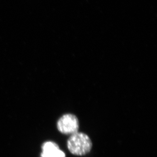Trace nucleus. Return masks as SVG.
Listing matches in <instances>:
<instances>
[{
    "instance_id": "nucleus-1",
    "label": "nucleus",
    "mask_w": 157,
    "mask_h": 157,
    "mask_svg": "<svg viewBox=\"0 0 157 157\" xmlns=\"http://www.w3.org/2000/svg\"><path fill=\"white\" fill-rule=\"evenodd\" d=\"M92 141L88 135L77 132L71 135L67 141V147L71 154L76 156L86 155L92 149Z\"/></svg>"
},
{
    "instance_id": "nucleus-2",
    "label": "nucleus",
    "mask_w": 157,
    "mask_h": 157,
    "mask_svg": "<svg viewBox=\"0 0 157 157\" xmlns=\"http://www.w3.org/2000/svg\"><path fill=\"white\" fill-rule=\"evenodd\" d=\"M57 128L62 133L72 135L78 132V120L74 114H64L58 120Z\"/></svg>"
},
{
    "instance_id": "nucleus-3",
    "label": "nucleus",
    "mask_w": 157,
    "mask_h": 157,
    "mask_svg": "<svg viewBox=\"0 0 157 157\" xmlns=\"http://www.w3.org/2000/svg\"><path fill=\"white\" fill-rule=\"evenodd\" d=\"M41 157H66L64 151L59 149V145L52 141H47L42 147Z\"/></svg>"
}]
</instances>
